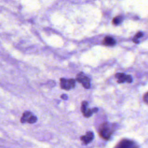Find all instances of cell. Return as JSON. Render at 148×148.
Here are the masks:
<instances>
[{
    "label": "cell",
    "instance_id": "cell-1",
    "mask_svg": "<svg viewBox=\"0 0 148 148\" xmlns=\"http://www.w3.org/2000/svg\"><path fill=\"white\" fill-rule=\"evenodd\" d=\"M60 85L61 87L63 89L69 90L74 88L75 85V80L73 79H65L64 78L60 79Z\"/></svg>",
    "mask_w": 148,
    "mask_h": 148
},
{
    "label": "cell",
    "instance_id": "cell-2",
    "mask_svg": "<svg viewBox=\"0 0 148 148\" xmlns=\"http://www.w3.org/2000/svg\"><path fill=\"white\" fill-rule=\"evenodd\" d=\"M76 80L81 83H83L86 82H90V79L87 77L83 72L79 73L76 76Z\"/></svg>",
    "mask_w": 148,
    "mask_h": 148
},
{
    "label": "cell",
    "instance_id": "cell-3",
    "mask_svg": "<svg viewBox=\"0 0 148 148\" xmlns=\"http://www.w3.org/2000/svg\"><path fill=\"white\" fill-rule=\"evenodd\" d=\"M102 43L106 46H113L116 43V40L111 36H106L103 39Z\"/></svg>",
    "mask_w": 148,
    "mask_h": 148
},
{
    "label": "cell",
    "instance_id": "cell-4",
    "mask_svg": "<svg viewBox=\"0 0 148 148\" xmlns=\"http://www.w3.org/2000/svg\"><path fill=\"white\" fill-rule=\"evenodd\" d=\"M94 138V134L91 131H88L86 133V135H85V140L83 141V143L84 144H87L90 143L92 139Z\"/></svg>",
    "mask_w": 148,
    "mask_h": 148
},
{
    "label": "cell",
    "instance_id": "cell-5",
    "mask_svg": "<svg viewBox=\"0 0 148 148\" xmlns=\"http://www.w3.org/2000/svg\"><path fill=\"white\" fill-rule=\"evenodd\" d=\"M122 21H123V17L120 16H116L113 18L112 22L114 24L117 25V24H119L120 23H121Z\"/></svg>",
    "mask_w": 148,
    "mask_h": 148
},
{
    "label": "cell",
    "instance_id": "cell-6",
    "mask_svg": "<svg viewBox=\"0 0 148 148\" xmlns=\"http://www.w3.org/2000/svg\"><path fill=\"white\" fill-rule=\"evenodd\" d=\"M37 120V117L34 115H31L29 117V118L28 119V123H30V124H32V123H34Z\"/></svg>",
    "mask_w": 148,
    "mask_h": 148
},
{
    "label": "cell",
    "instance_id": "cell-7",
    "mask_svg": "<svg viewBox=\"0 0 148 148\" xmlns=\"http://www.w3.org/2000/svg\"><path fill=\"white\" fill-rule=\"evenodd\" d=\"M142 36H143L142 32H139L138 33H137V34L135 35L134 38V39H133V40H132L133 42H135V43H138V40H137V39H138V38L142 37Z\"/></svg>",
    "mask_w": 148,
    "mask_h": 148
},
{
    "label": "cell",
    "instance_id": "cell-8",
    "mask_svg": "<svg viewBox=\"0 0 148 148\" xmlns=\"http://www.w3.org/2000/svg\"><path fill=\"white\" fill-rule=\"evenodd\" d=\"M92 110L91 109H87L86 112L84 113H83V114L86 117H89L92 115Z\"/></svg>",
    "mask_w": 148,
    "mask_h": 148
},
{
    "label": "cell",
    "instance_id": "cell-9",
    "mask_svg": "<svg viewBox=\"0 0 148 148\" xmlns=\"http://www.w3.org/2000/svg\"><path fill=\"white\" fill-rule=\"evenodd\" d=\"M32 114H31V113L30 112H28V111H27V112H25L23 114V117H25L26 119H27V121L28 120V119L29 118V117L30 116H31Z\"/></svg>",
    "mask_w": 148,
    "mask_h": 148
},
{
    "label": "cell",
    "instance_id": "cell-10",
    "mask_svg": "<svg viewBox=\"0 0 148 148\" xmlns=\"http://www.w3.org/2000/svg\"><path fill=\"white\" fill-rule=\"evenodd\" d=\"M83 86L86 88V89H88V88H90V82H84L83 83H82Z\"/></svg>",
    "mask_w": 148,
    "mask_h": 148
},
{
    "label": "cell",
    "instance_id": "cell-11",
    "mask_svg": "<svg viewBox=\"0 0 148 148\" xmlns=\"http://www.w3.org/2000/svg\"><path fill=\"white\" fill-rule=\"evenodd\" d=\"M125 75L124 73H116V74L115 75V76H116V78H117V79H120V78L123 77Z\"/></svg>",
    "mask_w": 148,
    "mask_h": 148
},
{
    "label": "cell",
    "instance_id": "cell-12",
    "mask_svg": "<svg viewBox=\"0 0 148 148\" xmlns=\"http://www.w3.org/2000/svg\"><path fill=\"white\" fill-rule=\"evenodd\" d=\"M125 80L128 83H131L132 81V79L130 75H126L125 77Z\"/></svg>",
    "mask_w": 148,
    "mask_h": 148
},
{
    "label": "cell",
    "instance_id": "cell-13",
    "mask_svg": "<svg viewBox=\"0 0 148 148\" xmlns=\"http://www.w3.org/2000/svg\"><path fill=\"white\" fill-rule=\"evenodd\" d=\"M61 98L64 99V100H66L68 99V95L66 94H62L61 96Z\"/></svg>",
    "mask_w": 148,
    "mask_h": 148
},
{
    "label": "cell",
    "instance_id": "cell-14",
    "mask_svg": "<svg viewBox=\"0 0 148 148\" xmlns=\"http://www.w3.org/2000/svg\"><path fill=\"white\" fill-rule=\"evenodd\" d=\"M86 108H87L86 106H84L82 105V106H81V111H82V113H84L86 112V110L87 109Z\"/></svg>",
    "mask_w": 148,
    "mask_h": 148
},
{
    "label": "cell",
    "instance_id": "cell-15",
    "mask_svg": "<svg viewBox=\"0 0 148 148\" xmlns=\"http://www.w3.org/2000/svg\"><path fill=\"white\" fill-rule=\"evenodd\" d=\"M20 121H21V123H24L25 121H27V119H26L25 117H24L22 116V117H21Z\"/></svg>",
    "mask_w": 148,
    "mask_h": 148
},
{
    "label": "cell",
    "instance_id": "cell-16",
    "mask_svg": "<svg viewBox=\"0 0 148 148\" xmlns=\"http://www.w3.org/2000/svg\"><path fill=\"white\" fill-rule=\"evenodd\" d=\"M82 105L87 107V105H88V103H87V102H86V101H83V102H82Z\"/></svg>",
    "mask_w": 148,
    "mask_h": 148
},
{
    "label": "cell",
    "instance_id": "cell-17",
    "mask_svg": "<svg viewBox=\"0 0 148 148\" xmlns=\"http://www.w3.org/2000/svg\"><path fill=\"white\" fill-rule=\"evenodd\" d=\"M98 108H94L91 110H92V113H95V112H97L98 111Z\"/></svg>",
    "mask_w": 148,
    "mask_h": 148
},
{
    "label": "cell",
    "instance_id": "cell-18",
    "mask_svg": "<svg viewBox=\"0 0 148 148\" xmlns=\"http://www.w3.org/2000/svg\"><path fill=\"white\" fill-rule=\"evenodd\" d=\"M146 95H147V96H148V92L146 94Z\"/></svg>",
    "mask_w": 148,
    "mask_h": 148
},
{
    "label": "cell",
    "instance_id": "cell-19",
    "mask_svg": "<svg viewBox=\"0 0 148 148\" xmlns=\"http://www.w3.org/2000/svg\"><path fill=\"white\" fill-rule=\"evenodd\" d=\"M134 148H137V147H134Z\"/></svg>",
    "mask_w": 148,
    "mask_h": 148
}]
</instances>
